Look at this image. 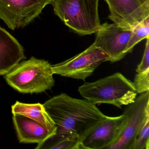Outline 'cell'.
Returning <instances> with one entry per match:
<instances>
[{
	"instance_id": "cell-1",
	"label": "cell",
	"mask_w": 149,
	"mask_h": 149,
	"mask_svg": "<svg viewBox=\"0 0 149 149\" xmlns=\"http://www.w3.org/2000/svg\"><path fill=\"white\" fill-rule=\"evenodd\" d=\"M43 106L56 127L57 135L81 139L107 117L95 104L86 99L62 93L46 101Z\"/></svg>"
},
{
	"instance_id": "cell-2",
	"label": "cell",
	"mask_w": 149,
	"mask_h": 149,
	"mask_svg": "<svg viewBox=\"0 0 149 149\" xmlns=\"http://www.w3.org/2000/svg\"><path fill=\"white\" fill-rule=\"evenodd\" d=\"M80 95L94 104H112L121 109L135 101L137 93L133 83L120 73L85 83L78 88Z\"/></svg>"
},
{
	"instance_id": "cell-3",
	"label": "cell",
	"mask_w": 149,
	"mask_h": 149,
	"mask_svg": "<svg viewBox=\"0 0 149 149\" xmlns=\"http://www.w3.org/2000/svg\"><path fill=\"white\" fill-rule=\"evenodd\" d=\"M52 65L48 61L32 56L19 63L4 78L8 85L24 94L40 93L55 84Z\"/></svg>"
},
{
	"instance_id": "cell-4",
	"label": "cell",
	"mask_w": 149,
	"mask_h": 149,
	"mask_svg": "<svg viewBox=\"0 0 149 149\" xmlns=\"http://www.w3.org/2000/svg\"><path fill=\"white\" fill-rule=\"evenodd\" d=\"M99 0H52L56 15L76 33L82 35L96 33L100 26Z\"/></svg>"
},
{
	"instance_id": "cell-5",
	"label": "cell",
	"mask_w": 149,
	"mask_h": 149,
	"mask_svg": "<svg viewBox=\"0 0 149 149\" xmlns=\"http://www.w3.org/2000/svg\"><path fill=\"white\" fill-rule=\"evenodd\" d=\"M126 122L118 136L106 149H133L138 133L149 118V91L142 93L125 109Z\"/></svg>"
},
{
	"instance_id": "cell-6",
	"label": "cell",
	"mask_w": 149,
	"mask_h": 149,
	"mask_svg": "<svg viewBox=\"0 0 149 149\" xmlns=\"http://www.w3.org/2000/svg\"><path fill=\"white\" fill-rule=\"evenodd\" d=\"M109 56L94 43L81 53L64 61L52 65L54 74L85 81Z\"/></svg>"
},
{
	"instance_id": "cell-7",
	"label": "cell",
	"mask_w": 149,
	"mask_h": 149,
	"mask_svg": "<svg viewBox=\"0 0 149 149\" xmlns=\"http://www.w3.org/2000/svg\"><path fill=\"white\" fill-rule=\"evenodd\" d=\"M52 0H0V19L12 30L25 27Z\"/></svg>"
},
{
	"instance_id": "cell-8",
	"label": "cell",
	"mask_w": 149,
	"mask_h": 149,
	"mask_svg": "<svg viewBox=\"0 0 149 149\" xmlns=\"http://www.w3.org/2000/svg\"><path fill=\"white\" fill-rule=\"evenodd\" d=\"M132 29H125L116 23L107 22L100 25L94 42L96 47L109 56V61L116 62L123 59Z\"/></svg>"
},
{
	"instance_id": "cell-9",
	"label": "cell",
	"mask_w": 149,
	"mask_h": 149,
	"mask_svg": "<svg viewBox=\"0 0 149 149\" xmlns=\"http://www.w3.org/2000/svg\"><path fill=\"white\" fill-rule=\"evenodd\" d=\"M126 119L124 113L119 116H107L81 139L80 149H106L116 139Z\"/></svg>"
},
{
	"instance_id": "cell-10",
	"label": "cell",
	"mask_w": 149,
	"mask_h": 149,
	"mask_svg": "<svg viewBox=\"0 0 149 149\" xmlns=\"http://www.w3.org/2000/svg\"><path fill=\"white\" fill-rule=\"evenodd\" d=\"M109 9L108 18L125 29H132L149 17V9L139 0H104Z\"/></svg>"
},
{
	"instance_id": "cell-11",
	"label": "cell",
	"mask_w": 149,
	"mask_h": 149,
	"mask_svg": "<svg viewBox=\"0 0 149 149\" xmlns=\"http://www.w3.org/2000/svg\"><path fill=\"white\" fill-rule=\"evenodd\" d=\"M13 120L20 143L39 145L56 134L38 122L22 115H13Z\"/></svg>"
},
{
	"instance_id": "cell-12",
	"label": "cell",
	"mask_w": 149,
	"mask_h": 149,
	"mask_svg": "<svg viewBox=\"0 0 149 149\" xmlns=\"http://www.w3.org/2000/svg\"><path fill=\"white\" fill-rule=\"evenodd\" d=\"M26 58L22 45L6 30L0 27V75L6 74Z\"/></svg>"
},
{
	"instance_id": "cell-13",
	"label": "cell",
	"mask_w": 149,
	"mask_h": 149,
	"mask_svg": "<svg viewBox=\"0 0 149 149\" xmlns=\"http://www.w3.org/2000/svg\"><path fill=\"white\" fill-rule=\"evenodd\" d=\"M13 115L18 114L29 118L40 124L51 132L56 133V127L46 111L43 104H27L17 101L12 106Z\"/></svg>"
},
{
	"instance_id": "cell-14",
	"label": "cell",
	"mask_w": 149,
	"mask_h": 149,
	"mask_svg": "<svg viewBox=\"0 0 149 149\" xmlns=\"http://www.w3.org/2000/svg\"><path fill=\"white\" fill-rule=\"evenodd\" d=\"M35 149H80V143L69 137L56 134L41 144L37 145Z\"/></svg>"
},
{
	"instance_id": "cell-15",
	"label": "cell",
	"mask_w": 149,
	"mask_h": 149,
	"mask_svg": "<svg viewBox=\"0 0 149 149\" xmlns=\"http://www.w3.org/2000/svg\"><path fill=\"white\" fill-rule=\"evenodd\" d=\"M149 37V17L135 26L125 50V53H131L134 47L142 40Z\"/></svg>"
},
{
	"instance_id": "cell-16",
	"label": "cell",
	"mask_w": 149,
	"mask_h": 149,
	"mask_svg": "<svg viewBox=\"0 0 149 149\" xmlns=\"http://www.w3.org/2000/svg\"><path fill=\"white\" fill-rule=\"evenodd\" d=\"M149 149V118H148L138 133L133 149Z\"/></svg>"
},
{
	"instance_id": "cell-17",
	"label": "cell",
	"mask_w": 149,
	"mask_h": 149,
	"mask_svg": "<svg viewBox=\"0 0 149 149\" xmlns=\"http://www.w3.org/2000/svg\"><path fill=\"white\" fill-rule=\"evenodd\" d=\"M133 84L137 94L149 91V69L146 71L137 73L135 76Z\"/></svg>"
},
{
	"instance_id": "cell-18",
	"label": "cell",
	"mask_w": 149,
	"mask_h": 149,
	"mask_svg": "<svg viewBox=\"0 0 149 149\" xmlns=\"http://www.w3.org/2000/svg\"><path fill=\"white\" fill-rule=\"evenodd\" d=\"M146 42L143 55L140 63L136 69L137 73L144 72L149 69V37L146 38Z\"/></svg>"
},
{
	"instance_id": "cell-19",
	"label": "cell",
	"mask_w": 149,
	"mask_h": 149,
	"mask_svg": "<svg viewBox=\"0 0 149 149\" xmlns=\"http://www.w3.org/2000/svg\"><path fill=\"white\" fill-rule=\"evenodd\" d=\"M139 1L143 6L149 9V0H139Z\"/></svg>"
}]
</instances>
